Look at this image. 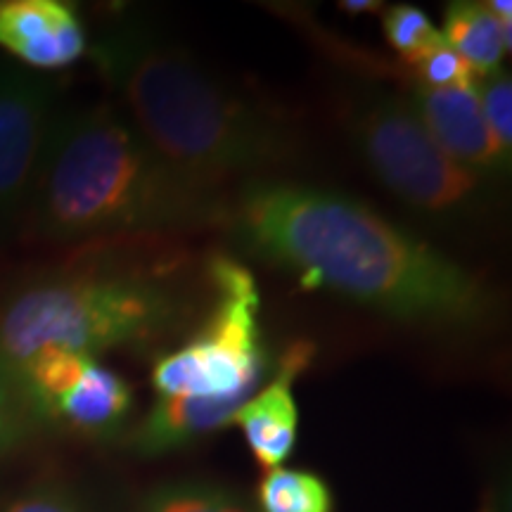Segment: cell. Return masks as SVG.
<instances>
[{
	"label": "cell",
	"mask_w": 512,
	"mask_h": 512,
	"mask_svg": "<svg viewBox=\"0 0 512 512\" xmlns=\"http://www.w3.org/2000/svg\"><path fill=\"white\" fill-rule=\"evenodd\" d=\"M38 425H53L86 439H114L126 430L136 392L117 370L72 351H43L19 368Z\"/></svg>",
	"instance_id": "7"
},
{
	"label": "cell",
	"mask_w": 512,
	"mask_h": 512,
	"mask_svg": "<svg viewBox=\"0 0 512 512\" xmlns=\"http://www.w3.org/2000/svg\"><path fill=\"white\" fill-rule=\"evenodd\" d=\"M0 48L31 69H64L88 53L83 19L64 0H0Z\"/></svg>",
	"instance_id": "11"
},
{
	"label": "cell",
	"mask_w": 512,
	"mask_h": 512,
	"mask_svg": "<svg viewBox=\"0 0 512 512\" xmlns=\"http://www.w3.org/2000/svg\"><path fill=\"white\" fill-rule=\"evenodd\" d=\"M486 8L494 12V17L501 19L503 24H510L512 27V3L510 0H489Z\"/></svg>",
	"instance_id": "21"
},
{
	"label": "cell",
	"mask_w": 512,
	"mask_h": 512,
	"mask_svg": "<svg viewBox=\"0 0 512 512\" xmlns=\"http://www.w3.org/2000/svg\"><path fill=\"white\" fill-rule=\"evenodd\" d=\"M408 93V102L430 136L460 166L479 178L508 174L512 155L486 126L475 88H425L413 83Z\"/></svg>",
	"instance_id": "10"
},
{
	"label": "cell",
	"mask_w": 512,
	"mask_h": 512,
	"mask_svg": "<svg viewBox=\"0 0 512 512\" xmlns=\"http://www.w3.org/2000/svg\"><path fill=\"white\" fill-rule=\"evenodd\" d=\"M339 8L344 12H351V15H363V12L384 10L387 5L377 3V0H344V3H339Z\"/></svg>",
	"instance_id": "20"
},
{
	"label": "cell",
	"mask_w": 512,
	"mask_h": 512,
	"mask_svg": "<svg viewBox=\"0 0 512 512\" xmlns=\"http://www.w3.org/2000/svg\"><path fill=\"white\" fill-rule=\"evenodd\" d=\"M38 427L22 384L8 366L0 363V465L27 444Z\"/></svg>",
	"instance_id": "16"
},
{
	"label": "cell",
	"mask_w": 512,
	"mask_h": 512,
	"mask_svg": "<svg viewBox=\"0 0 512 512\" xmlns=\"http://www.w3.org/2000/svg\"><path fill=\"white\" fill-rule=\"evenodd\" d=\"M0 512H86L76 496L60 484L41 482L10 496Z\"/></svg>",
	"instance_id": "19"
},
{
	"label": "cell",
	"mask_w": 512,
	"mask_h": 512,
	"mask_svg": "<svg viewBox=\"0 0 512 512\" xmlns=\"http://www.w3.org/2000/svg\"><path fill=\"white\" fill-rule=\"evenodd\" d=\"M81 266L0 302V363L12 373L43 351L98 358L155 351L192 316V259L174 235L95 240Z\"/></svg>",
	"instance_id": "3"
},
{
	"label": "cell",
	"mask_w": 512,
	"mask_h": 512,
	"mask_svg": "<svg viewBox=\"0 0 512 512\" xmlns=\"http://www.w3.org/2000/svg\"><path fill=\"white\" fill-rule=\"evenodd\" d=\"M479 107H482L484 121L494 133L498 145L512 155V81L510 74L498 72L484 76L475 86Z\"/></svg>",
	"instance_id": "17"
},
{
	"label": "cell",
	"mask_w": 512,
	"mask_h": 512,
	"mask_svg": "<svg viewBox=\"0 0 512 512\" xmlns=\"http://www.w3.org/2000/svg\"><path fill=\"white\" fill-rule=\"evenodd\" d=\"M226 200L178 174L110 105L53 117L24 219L46 242L176 235L223 221Z\"/></svg>",
	"instance_id": "2"
},
{
	"label": "cell",
	"mask_w": 512,
	"mask_h": 512,
	"mask_svg": "<svg viewBox=\"0 0 512 512\" xmlns=\"http://www.w3.org/2000/svg\"><path fill=\"white\" fill-rule=\"evenodd\" d=\"M316 344L311 339H292L275 356L271 377L261 384L235 415L242 439L252 458L266 470L283 467L299 439V406L294 382L311 368Z\"/></svg>",
	"instance_id": "9"
},
{
	"label": "cell",
	"mask_w": 512,
	"mask_h": 512,
	"mask_svg": "<svg viewBox=\"0 0 512 512\" xmlns=\"http://www.w3.org/2000/svg\"><path fill=\"white\" fill-rule=\"evenodd\" d=\"M510 34V24L494 17L486 3L470 0L448 3L441 27L446 46L463 57L477 79L503 69V57L510 53Z\"/></svg>",
	"instance_id": "12"
},
{
	"label": "cell",
	"mask_w": 512,
	"mask_h": 512,
	"mask_svg": "<svg viewBox=\"0 0 512 512\" xmlns=\"http://www.w3.org/2000/svg\"><path fill=\"white\" fill-rule=\"evenodd\" d=\"M221 223L304 290L399 323L470 332L496 318V294L482 275L342 192L259 178L226 202Z\"/></svg>",
	"instance_id": "1"
},
{
	"label": "cell",
	"mask_w": 512,
	"mask_h": 512,
	"mask_svg": "<svg viewBox=\"0 0 512 512\" xmlns=\"http://www.w3.org/2000/svg\"><path fill=\"white\" fill-rule=\"evenodd\" d=\"M91 57L140 136L204 188L261 176L294 157L290 124L155 31L121 24L95 43Z\"/></svg>",
	"instance_id": "4"
},
{
	"label": "cell",
	"mask_w": 512,
	"mask_h": 512,
	"mask_svg": "<svg viewBox=\"0 0 512 512\" xmlns=\"http://www.w3.org/2000/svg\"><path fill=\"white\" fill-rule=\"evenodd\" d=\"M138 512H259L254 501L226 484L200 477L169 479L140 498Z\"/></svg>",
	"instance_id": "13"
},
{
	"label": "cell",
	"mask_w": 512,
	"mask_h": 512,
	"mask_svg": "<svg viewBox=\"0 0 512 512\" xmlns=\"http://www.w3.org/2000/svg\"><path fill=\"white\" fill-rule=\"evenodd\" d=\"M408 72L413 76V83L425 88H475L479 81L463 57L453 53L446 43L422 57Z\"/></svg>",
	"instance_id": "18"
},
{
	"label": "cell",
	"mask_w": 512,
	"mask_h": 512,
	"mask_svg": "<svg viewBox=\"0 0 512 512\" xmlns=\"http://www.w3.org/2000/svg\"><path fill=\"white\" fill-rule=\"evenodd\" d=\"M211 306L195 335L155 356V399H188L235 415L271 375L254 273L235 256L214 252L204 261Z\"/></svg>",
	"instance_id": "5"
},
{
	"label": "cell",
	"mask_w": 512,
	"mask_h": 512,
	"mask_svg": "<svg viewBox=\"0 0 512 512\" xmlns=\"http://www.w3.org/2000/svg\"><path fill=\"white\" fill-rule=\"evenodd\" d=\"M342 119L370 174L406 207L441 221L475 209L482 178L430 136L408 98L363 88L344 100Z\"/></svg>",
	"instance_id": "6"
},
{
	"label": "cell",
	"mask_w": 512,
	"mask_h": 512,
	"mask_svg": "<svg viewBox=\"0 0 512 512\" xmlns=\"http://www.w3.org/2000/svg\"><path fill=\"white\" fill-rule=\"evenodd\" d=\"M254 505L259 512H335V496L316 472L283 465L261 475Z\"/></svg>",
	"instance_id": "14"
},
{
	"label": "cell",
	"mask_w": 512,
	"mask_h": 512,
	"mask_svg": "<svg viewBox=\"0 0 512 512\" xmlns=\"http://www.w3.org/2000/svg\"><path fill=\"white\" fill-rule=\"evenodd\" d=\"M53 117L50 83L0 64V238L27 211Z\"/></svg>",
	"instance_id": "8"
},
{
	"label": "cell",
	"mask_w": 512,
	"mask_h": 512,
	"mask_svg": "<svg viewBox=\"0 0 512 512\" xmlns=\"http://www.w3.org/2000/svg\"><path fill=\"white\" fill-rule=\"evenodd\" d=\"M382 31L389 48L399 55V64L411 69L432 50L444 46L441 29L415 5H392L382 10Z\"/></svg>",
	"instance_id": "15"
}]
</instances>
